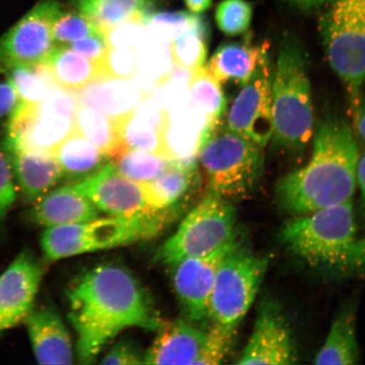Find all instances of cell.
I'll list each match as a JSON object with an SVG mask.
<instances>
[{"label":"cell","instance_id":"cell-3","mask_svg":"<svg viewBox=\"0 0 365 365\" xmlns=\"http://www.w3.org/2000/svg\"><path fill=\"white\" fill-rule=\"evenodd\" d=\"M279 239L310 267L365 276V237L359 235L353 200L291 219Z\"/></svg>","mask_w":365,"mask_h":365},{"label":"cell","instance_id":"cell-5","mask_svg":"<svg viewBox=\"0 0 365 365\" xmlns=\"http://www.w3.org/2000/svg\"><path fill=\"white\" fill-rule=\"evenodd\" d=\"M170 214L125 218L108 217L44 228L41 238L44 258L49 262L137 243L156 236Z\"/></svg>","mask_w":365,"mask_h":365},{"label":"cell","instance_id":"cell-19","mask_svg":"<svg viewBox=\"0 0 365 365\" xmlns=\"http://www.w3.org/2000/svg\"><path fill=\"white\" fill-rule=\"evenodd\" d=\"M99 210L72 184L53 189L31 204L29 218L44 228L76 225L99 217Z\"/></svg>","mask_w":365,"mask_h":365},{"label":"cell","instance_id":"cell-45","mask_svg":"<svg viewBox=\"0 0 365 365\" xmlns=\"http://www.w3.org/2000/svg\"><path fill=\"white\" fill-rule=\"evenodd\" d=\"M66 46L88 58L91 61L97 63L98 67L108 49L103 33L86 36L85 38L75 41Z\"/></svg>","mask_w":365,"mask_h":365},{"label":"cell","instance_id":"cell-36","mask_svg":"<svg viewBox=\"0 0 365 365\" xmlns=\"http://www.w3.org/2000/svg\"><path fill=\"white\" fill-rule=\"evenodd\" d=\"M99 34L102 31L98 26L80 11H61L53 26V38L58 45H67Z\"/></svg>","mask_w":365,"mask_h":365},{"label":"cell","instance_id":"cell-38","mask_svg":"<svg viewBox=\"0 0 365 365\" xmlns=\"http://www.w3.org/2000/svg\"><path fill=\"white\" fill-rule=\"evenodd\" d=\"M199 16L187 12L150 14L145 18L148 33L172 43L178 36L192 29Z\"/></svg>","mask_w":365,"mask_h":365},{"label":"cell","instance_id":"cell-34","mask_svg":"<svg viewBox=\"0 0 365 365\" xmlns=\"http://www.w3.org/2000/svg\"><path fill=\"white\" fill-rule=\"evenodd\" d=\"M210 134L171 124L164 120L160 131L162 156L171 161L199 155L200 148Z\"/></svg>","mask_w":365,"mask_h":365},{"label":"cell","instance_id":"cell-33","mask_svg":"<svg viewBox=\"0 0 365 365\" xmlns=\"http://www.w3.org/2000/svg\"><path fill=\"white\" fill-rule=\"evenodd\" d=\"M209 29L202 17L192 29L172 42L173 63L195 70L203 66L208 53Z\"/></svg>","mask_w":365,"mask_h":365},{"label":"cell","instance_id":"cell-31","mask_svg":"<svg viewBox=\"0 0 365 365\" xmlns=\"http://www.w3.org/2000/svg\"><path fill=\"white\" fill-rule=\"evenodd\" d=\"M109 161L120 175L138 184L153 180L170 164L158 154L130 148L120 150Z\"/></svg>","mask_w":365,"mask_h":365},{"label":"cell","instance_id":"cell-9","mask_svg":"<svg viewBox=\"0 0 365 365\" xmlns=\"http://www.w3.org/2000/svg\"><path fill=\"white\" fill-rule=\"evenodd\" d=\"M268 264V257L255 255L237 242L217 269L210 299L209 319L236 330L254 303Z\"/></svg>","mask_w":365,"mask_h":365},{"label":"cell","instance_id":"cell-42","mask_svg":"<svg viewBox=\"0 0 365 365\" xmlns=\"http://www.w3.org/2000/svg\"><path fill=\"white\" fill-rule=\"evenodd\" d=\"M189 98V86L170 78L163 80L150 97V99L165 112L179 106Z\"/></svg>","mask_w":365,"mask_h":365},{"label":"cell","instance_id":"cell-18","mask_svg":"<svg viewBox=\"0 0 365 365\" xmlns=\"http://www.w3.org/2000/svg\"><path fill=\"white\" fill-rule=\"evenodd\" d=\"M152 345L144 354L147 364H193L207 331L188 319L163 322Z\"/></svg>","mask_w":365,"mask_h":365},{"label":"cell","instance_id":"cell-7","mask_svg":"<svg viewBox=\"0 0 365 365\" xmlns=\"http://www.w3.org/2000/svg\"><path fill=\"white\" fill-rule=\"evenodd\" d=\"M319 27L328 62L344 82L354 113L365 80V0H335Z\"/></svg>","mask_w":365,"mask_h":365},{"label":"cell","instance_id":"cell-37","mask_svg":"<svg viewBox=\"0 0 365 365\" xmlns=\"http://www.w3.org/2000/svg\"><path fill=\"white\" fill-rule=\"evenodd\" d=\"M253 8L247 0H222L216 10L218 29L228 36L246 33L252 21Z\"/></svg>","mask_w":365,"mask_h":365},{"label":"cell","instance_id":"cell-48","mask_svg":"<svg viewBox=\"0 0 365 365\" xmlns=\"http://www.w3.org/2000/svg\"><path fill=\"white\" fill-rule=\"evenodd\" d=\"M353 114L356 133L365 143V100L359 103Z\"/></svg>","mask_w":365,"mask_h":365},{"label":"cell","instance_id":"cell-8","mask_svg":"<svg viewBox=\"0 0 365 365\" xmlns=\"http://www.w3.org/2000/svg\"><path fill=\"white\" fill-rule=\"evenodd\" d=\"M236 240V211L230 200L211 191L191 210L178 230L158 250L155 259L172 266L202 257Z\"/></svg>","mask_w":365,"mask_h":365},{"label":"cell","instance_id":"cell-22","mask_svg":"<svg viewBox=\"0 0 365 365\" xmlns=\"http://www.w3.org/2000/svg\"><path fill=\"white\" fill-rule=\"evenodd\" d=\"M268 48L266 43L255 45L250 41L225 43L214 52L207 68L219 83L243 86L253 76Z\"/></svg>","mask_w":365,"mask_h":365},{"label":"cell","instance_id":"cell-40","mask_svg":"<svg viewBox=\"0 0 365 365\" xmlns=\"http://www.w3.org/2000/svg\"><path fill=\"white\" fill-rule=\"evenodd\" d=\"M236 330L219 324L213 325L207 331L202 349L193 364H220L230 352Z\"/></svg>","mask_w":365,"mask_h":365},{"label":"cell","instance_id":"cell-51","mask_svg":"<svg viewBox=\"0 0 365 365\" xmlns=\"http://www.w3.org/2000/svg\"><path fill=\"white\" fill-rule=\"evenodd\" d=\"M185 2L191 12L200 14L211 7L212 0H185Z\"/></svg>","mask_w":365,"mask_h":365},{"label":"cell","instance_id":"cell-2","mask_svg":"<svg viewBox=\"0 0 365 365\" xmlns=\"http://www.w3.org/2000/svg\"><path fill=\"white\" fill-rule=\"evenodd\" d=\"M313 143L307 165L282 177L276 187L277 203L295 216L348 202L357 189L360 153L349 123L328 118L318 127Z\"/></svg>","mask_w":365,"mask_h":365},{"label":"cell","instance_id":"cell-25","mask_svg":"<svg viewBox=\"0 0 365 365\" xmlns=\"http://www.w3.org/2000/svg\"><path fill=\"white\" fill-rule=\"evenodd\" d=\"M63 173L79 181L93 175L109 161V158L78 131H72L53 150Z\"/></svg>","mask_w":365,"mask_h":365},{"label":"cell","instance_id":"cell-17","mask_svg":"<svg viewBox=\"0 0 365 365\" xmlns=\"http://www.w3.org/2000/svg\"><path fill=\"white\" fill-rule=\"evenodd\" d=\"M36 361L72 364L74 349L70 333L53 307L33 308L24 321Z\"/></svg>","mask_w":365,"mask_h":365},{"label":"cell","instance_id":"cell-28","mask_svg":"<svg viewBox=\"0 0 365 365\" xmlns=\"http://www.w3.org/2000/svg\"><path fill=\"white\" fill-rule=\"evenodd\" d=\"M75 130L108 158L120 147L117 120L97 109L80 104L75 116Z\"/></svg>","mask_w":365,"mask_h":365},{"label":"cell","instance_id":"cell-1","mask_svg":"<svg viewBox=\"0 0 365 365\" xmlns=\"http://www.w3.org/2000/svg\"><path fill=\"white\" fill-rule=\"evenodd\" d=\"M68 298L77 358L83 364H93L105 346L128 328L158 331L163 322L140 281L116 264H99L82 274Z\"/></svg>","mask_w":365,"mask_h":365},{"label":"cell","instance_id":"cell-26","mask_svg":"<svg viewBox=\"0 0 365 365\" xmlns=\"http://www.w3.org/2000/svg\"><path fill=\"white\" fill-rule=\"evenodd\" d=\"M59 86L78 91L101 77L97 63L66 45H58L45 61Z\"/></svg>","mask_w":365,"mask_h":365},{"label":"cell","instance_id":"cell-41","mask_svg":"<svg viewBox=\"0 0 365 365\" xmlns=\"http://www.w3.org/2000/svg\"><path fill=\"white\" fill-rule=\"evenodd\" d=\"M100 78L131 79L137 71L133 48H109L99 65Z\"/></svg>","mask_w":365,"mask_h":365},{"label":"cell","instance_id":"cell-23","mask_svg":"<svg viewBox=\"0 0 365 365\" xmlns=\"http://www.w3.org/2000/svg\"><path fill=\"white\" fill-rule=\"evenodd\" d=\"M359 358L355 307L349 304L333 321L326 341L314 357V363L351 365L357 364Z\"/></svg>","mask_w":365,"mask_h":365},{"label":"cell","instance_id":"cell-32","mask_svg":"<svg viewBox=\"0 0 365 365\" xmlns=\"http://www.w3.org/2000/svg\"><path fill=\"white\" fill-rule=\"evenodd\" d=\"M137 72L158 86L170 74L173 66L172 43L148 33L135 48Z\"/></svg>","mask_w":365,"mask_h":365},{"label":"cell","instance_id":"cell-15","mask_svg":"<svg viewBox=\"0 0 365 365\" xmlns=\"http://www.w3.org/2000/svg\"><path fill=\"white\" fill-rule=\"evenodd\" d=\"M297 352L289 324L277 304L262 301L238 364H294Z\"/></svg>","mask_w":365,"mask_h":365},{"label":"cell","instance_id":"cell-35","mask_svg":"<svg viewBox=\"0 0 365 365\" xmlns=\"http://www.w3.org/2000/svg\"><path fill=\"white\" fill-rule=\"evenodd\" d=\"M120 148L145 150L162 156L160 130L135 118L132 113L118 118Z\"/></svg>","mask_w":365,"mask_h":365},{"label":"cell","instance_id":"cell-14","mask_svg":"<svg viewBox=\"0 0 365 365\" xmlns=\"http://www.w3.org/2000/svg\"><path fill=\"white\" fill-rule=\"evenodd\" d=\"M75 130V118L62 115L42 103L18 102L8 125L9 150L53 153Z\"/></svg>","mask_w":365,"mask_h":365},{"label":"cell","instance_id":"cell-24","mask_svg":"<svg viewBox=\"0 0 365 365\" xmlns=\"http://www.w3.org/2000/svg\"><path fill=\"white\" fill-rule=\"evenodd\" d=\"M200 184V170L189 172L170 164L155 179L143 186L145 197L155 211L171 213L185 202Z\"/></svg>","mask_w":365,"mask_h":365},{"label":"cell","instance_id":"cell-21","mask_svg":"<svg viewBox=\"0 0 365 365\" xmlns=\"http://www.w3.org/2000/svg\"><path fill=\"white\" fill-rule=\"evenodd\" d=\"M80 104L113 118H120L134 110L141 99L133 80L102 77L76 91Z\"/></svg>","mask_w":365,"mask_h":365},{"label":"cell","instance_id":"cell-43","mask_svg":"<svg viewBox=\"0 0 365 365\" xmlns=\"http://www.w3.org/2000/svg\"><path fill=\"white\" fill-rule=\"evenodd\" d=\"M16 199V190L14 184L11 166L0 152V230Z\"/></svg>","mask_w":365,"mask_h":365},{"label":"cell","instance_id":"cell-10","mask_svg":"<svg viewBox=\"0 0 365 365\" xmlns=\"http://www.w3.org/2000/svg\"><path fill=\"white\" fill-rule=\"evenodd\" d=\"M273 67L269 48L263 53L257 71L242 86L226 118L227 129L255 141L262 148L273 133L272 82Z\"/></svg>","mask_w":365,"mask_h":365},{"label":"cell","instance_id":"cell-4","mask_svg":"<svg viewBox=\"0 0 365 365\" xmlns=\"http://www.w3.org/2000/svg\"><path fill=\"white\" fill-rule=\"evenodd\" d=\"M272 140L277 148L297 152L312 139L314 108L307 59L296 41L282 43L272 82Z\"/></svg>","mask_w":365,"mask_h":365},{"label":"cell","instance_id":"cell-6","mask_svg":"<svg viewBox=\"0 0 365 365\" xmlns=\"http://www.w3.org/2000/svg\"><path fill=\"white\" fill-rule=\"evenodd\" d=\"M263 164L262 145L222 124L212 131L199 152L208 190L228 200L252 192Z\"/></svg>","mask_w":365,"mask_h":365},{"label":"cell","instance_id":"cell-46","mask_svg":"<svg viewBox=\"0 0 365 365\" xmlns=\"http://www.w3.org/2000/svg\"><path fill=\"white\" fill-rule=\"evenodd\" d=\"M131 113L137 120L161 131L164 120H165V112L160 108L152 99L141 98Z\"/></svg>","mask_w":365,"mask_h":365},{"label":"cell","instance_id":"cell-30","mask_svg":"<svg viewBox=\"0 0 365 365\" xmlns=\"http://www.w3.org/2000/svg\"><path fill=\"white\" fill-rule=\"evenodd\" d=\"M190 101L200 109L213 125L222 124L227 102L221 84L214 78L207 66L195 68L189 85Z\"/></svg>","mask_w":365,"mask_h":365},{"label":"cell","instance_id":"cell-27","mask_svg":"<svg viewBox=\"0 0 365 365\" xmlns=\"http://www.w3.org/2000/svg\"><path fill=\"white\" fill-rule=\"evenodd\" d=\"M4 68L15 86L18 102L40 103L59 86L46 62L17 63Z\"/></svg>","mask_w":365,"mask_h":365},{"label":"cell","instance_id":"cell-39","mask_svg":"<svg viewBox=\"0 0 365 365\" xmlns=\"http://www.w3.org/2000/svg\"><path fill=\"white\" fill-rule=\"evenodd\" d=\"M109 48H133L147 34L145 14H136L118 24L102 31Z\"/></svg>","mask_w":365,"mask_h":365},{"label":"cell","instance_id":"cell-49","mask_svg":"<svg viewBox=\"0 0 365 365\" xmlns=\"http://www.w3.org/2000/svg\"><path fill=\"white\" fill-rule=\"evenodd\" d=\"M357 186H359L360 195H361L362 210L365 218V150L362 154H360L359 160Z\"/></svg>","mask_w":365,"mask_h":365},{"label":"cell","instance_id":"cell-13","mask_svg":"<svg viewBox=\"0 0 365 365\" xmlns=\"http://www.w3.org/2000/svg\"><path fill=\"white\" fill-rule=\"evenodd\" d=\"M237 240L202 257L173 264L172 281L185 319L198 324L209 318V304L214 280L222 259L235 247Z\"/></svg>","mask_w":365,"mask_h":365},{"label":"cell","instance_id":"cell-20","mask_svg":"<svg viewBox=\"0 0 365 365\" xmlns=\"http://www.w3.org/2000/svg\"><path fill=\"white\" fill-rule=\"evenodd\" d=\"M11 170L23 197L34 204L53 190L63 177L53 153L11 150Z\"/></svg>","mask_w":365,"mask_h":365},{"label":"cell","instance_id":"cell-16","mask_svg":"<svg viewBox=\"0 0 365 365\" xmlns=\"http://www.w3.org/2000/svg\"><path fill=\"white\" fill-rule=\"evenodd\" d=\"M43 273L34 255L23 250L0 275V332L25 321L34 308Z\"/></svg>","mask_w":365,"mask_h":365},{"label":"cell","instance_id":"cell-11","mask_svg":"<svg viewBox=\"0 0 365 365\" xmlns=\"http://www.w3.org/2000/svg\"><path fill=\"white\" fill-rule=\"evenodd\" d=\"M61 11L58 0H41L0 40V66L47 61L56 47L53 26Z\"/></svg>","mask_w":365,"mask_h":365},{"label":"cell","instance_id":"cell-12","mask_svg":"<svg viewBox=\"0 0 365 365\" xmlns=\"http://www.w3.org/2000/svg\"><path fill=\"white\" fill-rule=\"evenodd\" d=\"M72 185L100 212L110 217L135 218L167 213L155 211L145 197L143 185L120 175L110 161L93 175Z\"/></svg>","mask_w":365,"mask_h":365},{"label":"cell","instance_id":"cell-29","mask_svg":"<svg viewBox=\"0 0 365 365\" xmlns=\"http://www.w3.org/2000/svg\"><path fill=\"white\" fill-rule=\"evenodd\" d=\"M78 11L90 18L101 31L136 14L149 15L152 0H71Z\"/></svg>","mask_w":365,"mask_h":365},{"label":"cell","instance_id":"cell-47","mask_svg":"<svg viewBox=\"0 0 365 365\" xmlns=\"http://www.w3.org/2000/svg\"><path fill=\"white\" fill-rule=\"evenodd\" d=\"M18 95L6 68L0 66V118L11 113L18 103Z\"/></svg>","mask_w":365,"mask_h":365},{"label":"cell","instance_id":"cell-50","mask_svg":"<svg viewBox=\"0 0 365 365\" xmlns=\"http://www.w3.org/2000/svg\"><path fill=\"white\" fill-rule=\"evenodd\" d=\"M284 1L303 10H312V9L327 6L328 4L334 2L335 0H284Z\"/></svg>","mask_w":365,"mask_h":365},{"label":"cell","instance_id":"cell-44","mask_svg":"<svg viewBox=\"0 0 365 365\" xmlns=\"http://www.w3.org/2000/svg\"><path fill=\"white\" fill-rule=\"evenodd\" d=\"M144 354L133 341L120 340L113 345L100 361L101 364L129 365L144 364Z\"/></svg>","mask_w":365,"mask_h":365}]
</instances>
